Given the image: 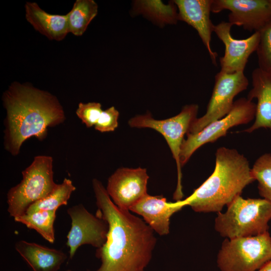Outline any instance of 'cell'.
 Here are the masks:
<instances>
[{
	"label": "cell",
	"mask_w": 271,
	"mask_h": 271,
	"mask_svg": "<svg viewBox=\"0 0 271 271\" xmlns=\"http://www.w3.org/2000/svg\"><path fill=\"white\" fill-rule=\"evenodd\" d=\"M251 175L258 182L259 195L271 202V154L260 156L251 168Z\"/></svg>",
	"instance_id": "cell-23"
},
{
	"label": "cell",
	"mask_w": 271,
	"mask_h": 271,
	"mask_svg": "<svg viewBox=\"0 0 271 271\" xmlns=\"http://www.w3.org/2000/svg\"><path fill=\"white\" fill-rule=\"evenodd\" d=\"M184 206V200L168 202L162 195L152 196L148 194L129 211L141 216L154 232L163 236L169 233L172 216Z\"/></svg>",
	"instance_id": "cell-15"
},
{
	"label": "cell",
	"mask_w": 271,
	"mask_h": 271,
	"mask_svg": "<svg viewBox=\"0 0 271 271\" xmlns=\"http://www.w3.org/2000/svg\"><path fill=\"white\" fill-rule=\"evenodd\" d=\"M219 212L215 230L223 237L232 239L255 236L267 231L271 219V202L265 199H244L240 195Z\"/></svg>",
	"instance_id": "cell-4"
},
{
	"label": "cell",
	"mask_w": 271,
	"mask_h": 271,
	"mask_svg": "<svg viewBox=\"0 0 271 271\" xmlns=\"http://www.w3.org/2000/svg\"><path fill=\"white\" fill-rule=\"evenodd\" d=\"M271 260L268 231L255 236L226 238L217 257L221 271H257Z\"/></svg>",
	"instance_id": "cell-6"
},
{
	"label": "cell",
	"mask_w": 271,
	"mask_h": 271,
	"mask_svg": "<svg viewBox=\"0 0 271 271\" xmlns=\"http://www.w3.org/2000/svg\"><path fill=\"white\" fill-rule=\"evenodd\" d=\"M102 111L101 105L99 102H80L76 114L86 127H91L95 125Z\"/></svg>",
	"instance_id": "cell-25"
},
{
	"label": "cell",
	"mask_w": 271,
	"mask_h": 271,
	"mask_svg": "<svg viewBox=\"0 0 271 271\" xmlns=\"http://www.w3.org/2000/svg\"><path fill=\"white\" fill-rule=\"evenodd\" d=\"M119 111L111 106L103 110L94 128L101 132L113 131L118 126Z\"/></svg>",
	"instance_id": "cell-26"
},
{
	"label": "cell",
	"mask_w": 271,
	"mask_h": 271,
	"mask_svg": "<svg viewBox=\"0 0 271 271\" xmlns=\"http://www.w3.org/2000/svg\"><path fill=\"white\" fill-rule=\"evenodd\" d=\"M233 25L222 21L214 25L213 32L225 47L224 55L220 58V71L226 73L244 72L249 56L256 51L259 41V32L242 39L233 38L231 34Z\"/></svg>",
	"instance_id": "cell-13"
},
{
	"label": "cell",
	"mask_w": 271,
	"mask_h": 271,
	"mask_svg": "<svg viewBox=\"0 0 271 271\" xmlns=\"http://www.w3.org/2000/svg\"><path fill=\"white\" fill-rule=\"evenodd\" d=\"M75 190L72 181L64 178L49 195L30 206L26 213L31 214L42 210H57L60 206L67 204L72 193Z\"/></svg>",
	"instance_id": "cell-22"
},
{
	"label": "cell",
	"mask_w": 271,
	"mask_h": 271,
	"mask_svg": "<svg viewBox=\"0 0 271 271\" xmlns=\"http://www.w3.org/2000/svg\"><path fill=\"white\" fill-rule=\"evenodd\" d=\"M53 163L52 157L38 155L22 172V180L10 188L7 194L8 211L11 217L14 218L25 214L30 206L56 189L58 184L54 181Z\"/></svg>",
	"instance_id": "cell-5"
},
{
	"label": "cell",
	"mask_w": 271,
	"mask_h": 271,
	"mask_svg": "<svg viewBox=\"0 0 271 271\" xmlns=\"http://www.w3.org/2000/svg\"><path fill=\"white\" fill-rule=\"evenodd\" d=\"M149 179L145 168H120L109 177L105 188L112 202L119 208L129 211L148 194Z\"/></svg>",
	"instance_id": "cell-11"
},
{
	"label": "cell",
	"mask_w": 271,
	"mask_h": 271,
	"mask_svg": "<svg viewBox=\"0 0 271 271\" xmlns=\"http://www.w3.org/2000/svg\"><path fill=\"white\" fill-rule=\"evenodd\" d=\"M134 7L139 13L158 24H175L178 20L177 8L173 1L165 5L161 1H138Z\"/></svg>",
	"instance_id": "cell-21"
},
{
	"label": "cell",
	"mask_w": 271,
	"mask_h": 271,
	"mask_svg": "<svg viewBox=\"0 0 271 271\" xmlns=\"http://www.w3.org/2000/svg\"><path fill=\"white\" fill-rule=\"evenodd\" d=\"M25 8L27 21L49 39L62 41L69 33L67 14L60 15L48 13L35 2H27Z\"/></svg>",
	"instance_id": "cell-18"
},
{
	"label": "cell",
	"mask_w": 271,
	"mask_h": 271,
	"mask_svg": "<svg viewBox=\"0 0 271 271\" xmlns=\"http://www.w3.org/2000/svg\"><path fill=\"white\" fill-rule=\"evenodd\" d=\"M98 13V5L93 0H76L67 14L69 32L82 36Z\"/></svg>",
	"instance_id": "cell-19"
},
{
	"label": "cell",
	"mask_w": 271,
	"mask_h": 271,
	"mask_svg": "<svg viewBox=\"0 0 271 271\" xmlns=\"http://www.w3.org/2000/svg\"><path fill=\"white\" fill-rule=\"evenodd\" d=\"M92 186L96 215L108 225L106 240L96 250L101 265L95 271H145L156 244L154 231L130 211L119 208L99 180L93 179Z\"/></svg>",
	"instance_id": "cell-1"
},
{
	"label": "cell",
	"mask_w": 271,
	"mask_h": 271,
	"mask_svg": "<svg viewBox=\"0 0 271 271\" xmlns=\"http://www.w3.org/2000/svg\"><path fill=\"white\" fill-rule=\"evenodd\" d=\"M254 181L244 156L235 149L220 147L215 153L213 172L184 200L185 206L196 212L218 213Z\"/></svg>",
	"instance_id": "cell-3"
},
{
	"label": "cell",
	"mask_w": 271,
	"mask_h": 271,
	"mask_svg": "<svg viewBox=\"0 0 271 271\" xmlns=\"http://www.w3.org/2000/svg\"><path fill=\"white\" fill-rule=\"evenodd\" d=\"M230 12L228 22L249 32H259L271 22V0H213L211 12Z\"/></svg>",
	"instance_id": "cell-12"
},
{
	"label": "cell",
	"mask_w": 271,
	"mask_h": 271,
	"mask_svg": "<svg viewBox=\"0 0 271 271\" xmlns=\"http://www.w3.org/2000/svg\"><path fill=\"white\" fill-rule=\"evenodd\" d=\"M248 84L244 72H218L215 76L214 85L206 113L196 119L188 133L198 132L210 123L227 115L232 108L235 97L246 90Z\"/></svg>",
	"instance_id": "cell-9"
},
{
	"label": "cell",
	"mask_w": 271,
	"mask_h": 271,
	"mask_svg": "<svg viewBox=\"0 0 271 271\" xmlns=\"http://www.w3.org/2000/svg\"><path fill=\"white\" fill-rule=\"evenodd\" d=\"M271 237V236H270Z\"/></svg>",
	"instance_id": "cell-29"
},
{
	"label": "cell",
	"mask_w": 271,
	"mask_h": 271,
	"mask_svg": "<svg viewBox=\"0 0 271 271\" xmlns=\"http://www.w3.org/2000/svg\"><path fill=\"white\" fill-rule=\"evenodd\" d=\"M56 210H42L31 214L25 213L14 218L16 222L36 230L50 243L55 240L54 224Z\"/></svg>",
	"instance_id": "cell-20"
},
{
	"label": "cell",
	"mask_w": 271,
	"mask_h": 271,
	"mask_svg": "<svg viewBox=\"0 0 271 271\" xmlns=\"http://www.w3.org/2000/svg\"><path fill=\"white\" fill-rule=\"evenodd\" d=\"M256 103L247 98L234 101L230 111L223 118L214 121L194 134L187 133L181 148L180 161L181 167L189 161L193 153L202 146L214 143L225 136L228 130L238 125L247 124L255 116Z\"/></svg>",
	"instance_id": "cell-8"
},
{
	"label": "cell",
	"mask_w": 271,
	"mask_h": 271,
	"mask_svg": "<svg viewBox=\"0 0 271 271\" xmlns=\"http://www.w3.org/2000/svg\"><path fill=\"white\" fill-rule=\"evenodd\" d=\"M15 248L33 271H58L67 258L61 250L23 240L18 241Z\"/></svg>",
	"instance_id": "cell-17"
},
{
	"label": "cell",
	"mask_w": 271,
	"mask_h": 271,
	"mask_svg": "<svg viewBox=\"0 0 271 271\" xmlns=\"http://www.w3.org/2000/svg\"><path fill=\"white\" fill-rule=\"evenodd\" d=\"M256 52L258 67L271 70V22L261 29Z\"/></svg>",
	"instance_id": "cell-24"
},
{
	"label": "cell",
	"mask_w": 271,
	"mask_h": 271,
	"mask_svg": "<svg viewBox=\"0 0 271 271\" xmlns=\"http://www.w3.org/2000/svg\"><path fill=\"white\" fill-rule=\"evenodd\" d=\"M252 88L247 98H256V112L253 124L243 131L250 133L260 128L271 130V70L257 67L251 73Z\"/></svg>",
	"instance_id": "cell-16"
},
{
	"label": "cell",
	"mask_w": 271,
	"mask_h": 271,
	"mask_svg": "<svg viewBox=\"0 0 271 271\" xmlns=\"http://www.w3.org/2000/svg\"><path fill=\"white\" fill-rule=\"evenodd\" d=\"M66 271H73V270H71V269H68V270H66Z\"/></svg>",
	"instance_id": "cell-28"
},
{
	"label": "cell",
	"mask_w": 271,
	"mask_h": 271,
	"mask_svg": "<svg viewBox=\"0 0 271 271\" xmlns=\"http://www.w3.org/2000/svg\"><path fill=\"white\" fill-rule=\"evenodd\" d=\"M257 271H271V260L264 264Z\"/></svg>",
	"instance_id": "cell-27"
},
{
	"label": "cell",
	"mask_w": 271,
	"mask_h": 271,
	"mask_svg": "<svg viewBox=\"0 0 271 271\" xmlns=\"http://www.w3.org/2000/svg\"><path fill=\"white\" fill-rule=\"evenodd\" d=\"M199 106L196 104L184 106L180 112L172 117L158 120L147 113L131 118L129 125L132 127L150 128L160 132L164 137L175 159L177 170V183L173 194L176 201L181 200L184 194L182 185V171L180 161L181 148L184 136L189 131L192 123L197 118Z\"/></svg>",
	"instance_id": "cell-7"
},
{
	"label": "cell",
	"mask_w": 271,
	"mask_h": 271,
	"mask_svg": "<svg viewBox=\"0 0 271 271\" xmlns=\"http://www.w3.org/2000/svg\"><path fill=\"white\" fill-rule=\"evenodd\" d=\"M67 213L71 220L66 243L70 258L81 245L88 244L98 248L105 243L108 225L104 219L89 212L81 204L69 207Z\"/></svg>",
	"instance_id": "cell-10"
},
{
	"label": "cell",
	"mask_w": 271,
	"mask_h": 271,
	"mask_svg": "<svg viewBox=\"0 0 271 271\" xmlns=\"http://www.w3.org/2000/svg\"><path fill=\"white\" fill-rule=\"evenodd\" d=\"M2 100L6 111L4 148L14 156L19 155L25 141L33 137L44 140L49 127L59 125L66 119L63 108L55 96L30 84L12 83Z\"/></svg>",
	"instance_id": "cell-2"
},
{
	"label": "cell",
	"mask_w": 271,
	"mask_h": 271,
	"mask_svg": "<svg viewBox=\"0 0 271 271\" xmlns=\"http://www.w3.org/2000/svg\"><path fill=\"white\" fill-rule=\"evenodd\" d=\"M178 10V20L183 21L197 32L212 63L217 65L218 54L211 47L214 25L210 19L213 0L173 1Z\"/></svg>",
	"instance_id": "cell-14"
}]
</instances>
